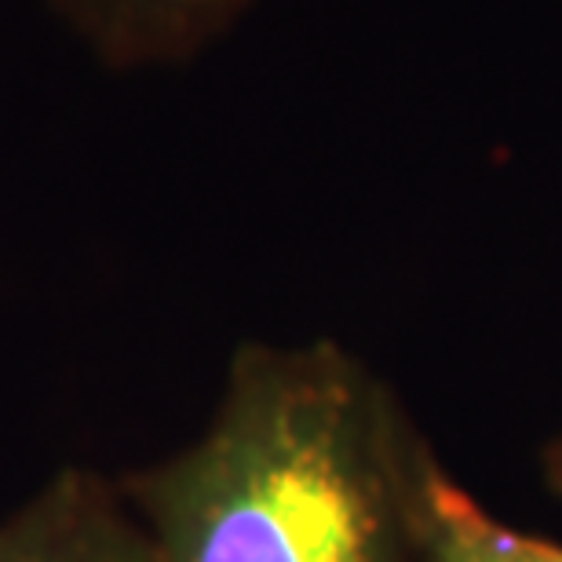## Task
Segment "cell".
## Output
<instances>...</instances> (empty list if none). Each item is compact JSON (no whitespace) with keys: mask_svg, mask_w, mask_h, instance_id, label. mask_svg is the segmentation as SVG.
<instances>
[{"mask_svg":"<svg viewBox=\"0 0 562 562\" xmlns=\"http://www.w3.org/2000/svg\"><path fill=\"white\" fill-rule=\"evenodd\" d=\"M438 453L336 340L241 344L205 431L121 479L161 562H431Z\"/></svg>","mask_w":562,"mask_h":562,"instance_id":"obj_1","label":"cell"},{"mask_svg":"<svg viewBox=\"0 0 562 562\" xmlns=\"http://www.w3.org/2000/svg\"><path fill=\"white\" fill-rule=\"evenodd\" d=\"M0 562H161L121 482L59 471L0 519Z\"/></svg>","mask_w":562,"mask_h":562,"instance_id":"obj_3","label":"cell"},{"mask_svg":"<svg viewBox=\"0 0 562 562\" xmlns=\"http://www.w3.org/2000/svg\"><path fill=\"white\" fill-rule=\"evenodd\" d=\"M424 537L431 562H562V544L497 519L438 457L424 479Z\"/></svg>","mask_w":562,"mask_h":562,"instance_id":"obj_4","label":"cell"},{"mask_svg":"<svg viewBox=\"0 0 562 562\" xmlns=\"http://www.w3.org/2000/svg\"><path fill=\"white\" fill-rule=\"evenodd\" d=\"M541 475L548 482V490H552L555 497H562V431L544 446V453H541Z\"/></svg>","mask_w":562,"mask_h":562,"instance_id":"obj_5","label":"cell"},{"mask_svg":"<svg viewBox=\"0 0 562 562\" xmlns=\"http://www.w3.org/2000/svg\"><path fill=\"white\" fill-rule=\"evenodd\" d=\"M63 30L114 74H157L198 63L260 0H44Z\"/></svg>","mask_w":562,"mask_h":562,"instance_id":"obj_2","label":"cell"}]
</instances>
